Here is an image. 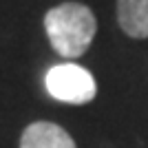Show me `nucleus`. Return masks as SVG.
Returning <instances> with one entry per match:
<instances>
[{
	"mask_svg": "<svg viewBox=\"0 0 148 148\" xmlns=\"http://www.w3.org/2000/svg\"><path fill=\"white\" fill-rule=\"evenodd\" d=\"M44 31L51 47L66 60H77L97 33L95 13L82 2H62L44 16Z\"/></svg>",
	"mask_w": 148,
	"mask_h": 148,
	"instance_id": "1",
	"label": "nucleus"
},
{
	"mask_svg": "<svg viewBox=\"0 0 148 148\" xmlns=\"http://www.w3.org/2000/svg\"><path fill=\"white\" fill-rule=\"evenodd\" d=\"M44 86L51 97L64 104H88L97 95V82L91 71L73 62L51 66L44 75Z\"/></svg>",
	"mask_w": 148,
	"mask_h": 148,
	"instance_id": "2",
	"label": "nucleus"
},
{
	"mask_svg": "<svg viewBox=\"0 0 148 148\" xmlns=\"http://www.w3.org/2000/svg\"><path fill=\"white\" fill-rule=\"evenodd\" d=\"M20 148H77L73 137L53 122H33L20 135Z\"/></svg>",
	"mask_w": 148,
	"mask_h": 148,
	"instance_id": "3",
	"label": "nucleus"
},
{
	"mask_svg": "<svg viewBox=\"0 0 148 148\" xmlns=\"http://www.w3.org/2000/svg\"><path fill=\"white\" fill-rule=\"evenodd\" d=\"M117 22L128 38H148V0H117Z\"/></svg>",
	"mask_w": 148,
	"mask_h": 148,
	"instance_id": "4",
	"label": "nucleus"
}]
</instances>
